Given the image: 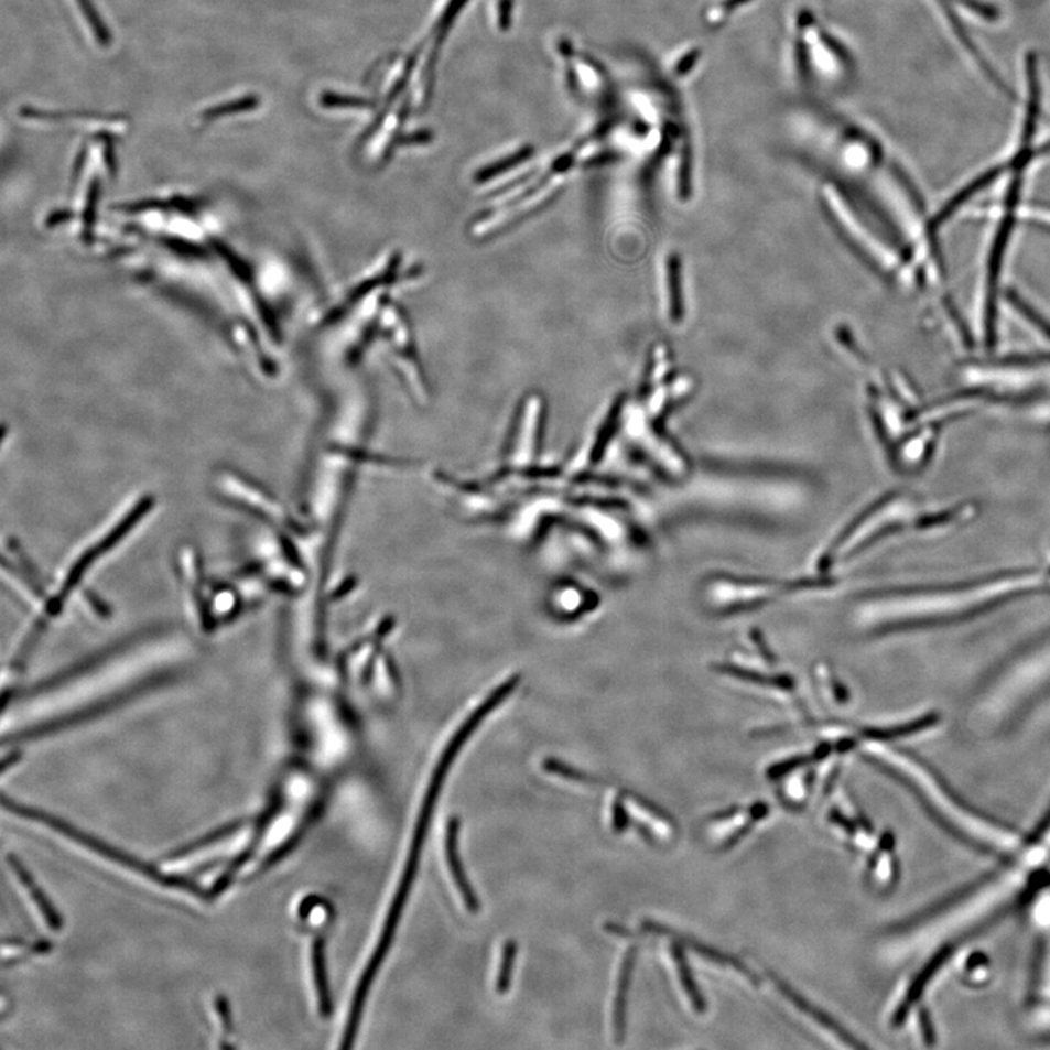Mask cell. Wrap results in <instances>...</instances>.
I'll return each instance as SVG.
<instances>
[{
	"instance_id": "cell-3",
	"label": "cell",
	"mask_w": 1050,
	"mask_h": 1050,
	"mask_svg": "<svg viewBox=\"0 0 1050 1050\" xmlns=\"http://www.w3.org/2000/svg\"><path fill=\"white\" fill-rule=\"evenodd\" d=\"M376 335L385 342L387 355L394 365L396 371L399 372L400 380L408 386L410 394L421 403L425 401L427 399L425 372L419 359L412 328L403 311L393 301L387 300L382 305Z\"/></svg>"
},
{
	"instance_id": "cell-14",
	"label": "cell",
	"mask_w": 1050,
	"mask_h": 1050,
	"mask_svg": "<svg viewBox=\"0 0 1050 1050\" xmlns=\"http://www.w3.org/2000/svg\"><path fill=\"white\" fill-rule=\"evenodd\" d=\"M613 824H615L616 832H624L628 827V814H626L620 802H615V807H613Z\"/></svg>"
},
{
	"instance_id": "cell-1",
	"label": "cell",
	"mask_w": 1050,
	"mask_h": 1050,
	"mask_svg": "<svg viewBox=\"0 0 1050 1050\" xmlns=\"http://www.w3.org/2000/svg\"><path fill=\"white\" fill-rule=\"evenodd\" d=\"M468 733H470V728L464 729V732L455 738L450 749L445 751L443 759H441L439 766H436L425 799H423L421 814H419L416 827H414L412 846H410L408 863H405L398 894H396L393 903L390 906L389 917H387L385 930L381 932L376 953H374L371 960H369L368 966L365 968L362 977H360L358 988H356L354 1000H351L349 1021L345 1030V1035L349 1036V1038H355L356 1033H358L360 1017H362L369 989H371L377 973L380 971L387 954H389L391 944H393L394 932L398 930L401 913H403L405 901H408L414 878H416L419 860H421L423 845H425L427 829L431 826L436 801L440 799V792L443 790L445 777H447L454 756L457 755L459 746L463 745L464 738L468 736Z\"/></svg>"
},
{
	"instance_id": "cell-11",
	"label": "cell",
	"mask_w": 1050,
	"mask_h": 1050,
	"mask_svg": "<svg viewBox=\"0 0 1050 1050\" xmlns=\"http://www.w3.org/2000/svg\"><path fill=\"white\" fill-rule=\"evenodd\" d=\"M78 3L80 9H83L84 15L85 18H87L89 25H91L94 33H96V37L98 42H100L102 46H107V44H110L111 42L110 31L107 30L106 24H104V22L101 21L100 15H98L97 9L93 7L91 0H78Z\"/></svg>"
},
{
	"instance_id": "cell-2",
	"label": "cell",
	"mask_w": 1050,
	"mask_h": 1050,
	"mask_svg": "<svg viewBox=\"0 0 1050 1050\" xmlns=\"http://www.w3.org/2000/svg\"><path fill=\"white\" fill-rule=\"evenodd\" d=\"M883 769H889L894 777L912 788L937 819H940L950 831L955 832V835L982 849L989 851L991 854L1014 856L1021 849L1022 841L1017 832L1009 831L967 809L930 770L917 761L906 760L905 770L900 772L890 768Z\"/></svg>"
},
{
	"instance_id": "cell-10",
	"label": "cell",
	"mask_w": 1050,
	"mask_h": 1050,
	"mask_svg": "<svg viewBox=\"0 0 1050 1050\" xmlns=\"http://www.w3.org/2000/svg\"><path fill=\"white\" fill-rule=\"evenodd\" d=\"M673 955H674L675 962H678L680 979H682L684 989H686L689 997H691L692 999L693 1007H695L697 1011H703V1009H705V1003H703L702 995L697 993L695 982H693V977L691 975V971H689L688 964L686 962H684L682 950H680L679 948H674Z\"/></svg>"
},
{
	"instance_id": "cell-4",
	"label": "cell",
	"mask_w": 1050,
	"mask_h": 1050,
	"mask_svg": "<svg viewBox=\"0 0 1050 1050\" xmlns=\"http://www.w3.org/2000/svg\"><path fill=\"white\" fill-rule=\"evenodd\" d=\"M458 833L459 820L458 818H451L447 833H445V856H447L451 876H453V880L455 886H457L464 905H466V908L470 910L472 913H479L481 908L480 900L477 899L472 883L468 881L466 872H464L462 858H459Z\"/></svg>"
},
{
	"instance_id": "cell-7",
	"label": "cell",
	"mask_w": 1050,
	"mask_h": 1050,
	"mask_svg": "<svg viewBox=\"0 0 1050 1050\" xmlns=\"http://www.w3.org/2000/svg\"><path fill=\"white\" fill-rule=\"evenodd\" d=\"M635 957H637V949H630L628 954H626L624 966H621L619 989H617V997L615 1003V1038L617 1042H621L625 1036V1004L626 995H628L630 975H632Z\"/></svg>"
},
{
	"instance_id": "cell-5",
	"label": "cell",
	"mask_w": 1050,
	"mask_h": 1050,
	"mask_svg": "<svg viewBox=\"0 0 1050 1050\" xmlns=\"http://www.w3.org/2000/svg\"><path fill=\"white\" fill-rule=\"evenodd\" d=\"M324 940L315 939L313 944V968L315 986H317L320 1013L324 1018L332 1016L333 1000L331 986H328L326 951H324Z\"/></svg>"
},
{
	"instance_id": "cell-8",
	"label": "cell",
	"mask_w": 1050,
	"mask_h": 1050,
	"mask_svg": "<svg viewBox=\"0 0 1050 1050\" xmlns=\"http://www.w3.org/2000/svg\"><path fill=\"white\" fill-rule=\"evenodd\" d=\"M775 982H777L778 988L782 991L783 995H786L787 998H790L792 1003L797 1005V1007L802 1009V1011L809 1013L811 1017L818 1018L823 1026H826L827 1029L835 1031L836 1035H840L841 1038H844L849 1044H855V1047L858 1048L863 1047V1044L855 1043L854 1038L851 1039V1036L846 1033V1031L842 1030L835 1021L831 1020L826 1014L820 1013L818 1008L811 1007V1005L807 1003V1000L802 999L799 994H795L790 986L782 984V982L777 979V977H775Z\"/></svg>"
},
{
	"instance_id": "cell-6",
	"label": "cell",
	"mask_w": 1050,
	"mask_h": 1050,
	"mask_svg": "<svg viewBox=\"0 0 1050 1050\" xmlns=\"http://www.w3.org/2000/svg\"><path fill=\"white\" fill-rule=\"evenodd\" d=\"M8 860L11 863V867L15 869L20 880L24 883L26 889H29L31 898H33L35 903H37L40 910H42V913L44 914V918H46L48 925H51L53 930H61L63 927L61 914L54 910L51 901H48L46 896L42 894V890L39 889V886L34 885L33 878H31L30 873L26 872L24 865H22L20 860L15 858V856H8Z\"/></svg>"
},
{
	"instance_id": "cell-13",
	"label": "cell",
	"mask_w": 1050,
	"mask_h": 1050,
	"mask_svg": "<svg viewBox=\"0 0 1050 1050\" xmlns=\"http://www.w3.org/2000/svg\"><path fill=\"white\" fill-rule=\"evenodd\" d=\"M255 104L256 98H242L240 101L229 102L227 106L212 108V110L203 112L202 119L205 121H210L218 119V117L223 115H227V112L246 111L249 110V108L255 107Z\"/></svg>"
},
{
	"instance_id": "cell-9",
	"label": "cell",
	"mask_w": 1050,
	"mask_h": 1050,
	"mask_svg": "<svg viewBox=\"0 0 1050 1050\" xmlns=\"http://www.w3.org/2000/svg\"><path fill=\"white\" fill-rule=\"evenodd\" d=\"M517 950L518 948L516 941L509 940L507 941V944L504 945L502 960H500L497 979L498 994H507L509 986H511L512 971L513 966H516Z\"/></svg>"
},
{
	"instance_id": "cell-12",
	"label": "cell",
	"mask_w": 1050,
	"mask_h": 1050,
	"mask_svg": "<svg viewBox=\"0 0 1050 1050\" xmlns=\"http://www.w3.org/2000/svg\"><path fill=\"white\" fill-rule=\"evenodd\" d=\"M829 747L831 746H824L823 749L815 751V755L813 757H800V759H792V760L783 761V764L773 766L772 769H769L768 777L772 779L782 778L783 775L791 772V770L799 768V766L809 764V761L811 760L820 759V757L826 756L829 750H831L829 749Z\"/></svg>"
}]
</instances>
